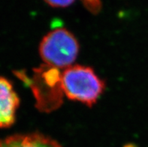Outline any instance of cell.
Returning a JSON list of instances; mask_svg holds the SVG:
<instances>
[{
  "label": "cell",
  "mask_w": 148,
  "mask_h": 147,
  "mask_svg": "<svg viewBox=\"0 0 148 147\" xmlns=\"http://www.w3.org/2000/svg\"><path fill=\"white\" fill-rule=\"evenodd\" d=\"M64 95L70 100L91 107L103 93L105 84L93 69L84 65H71L62 73Z\"/></svg>",
  "instance_id": "obj_2"
},
{
  "label": "cell",
  "mask_w": 148,
  "mask_h": 147,
  "mask_svg": "<svg viewBox=\"0 0 148 147\" xmlns=\"http://www.w3.org/2000/svg\"><path fill=\"white\" fill-rule=\"evenodd\" d=\"M19 104L20 99L11 83L0 77V128H8L14 123Z\"/></svg>",
  "instance_id": "obj_4"
},
{
  "label": "cell",
  "mask_w": 148,
  "mask_h": 147,
  "mask_svg": "<svg viewBox=\"0 0 148 147\" xmlns=\"http://www.w3.org/2000/svg\"><path fill=\"white\" fill-rule=\"evenodd\" d=\"M78 53V41L73 34L64 28L48 32L39 45V54L45 64L58 69L71 66Z\"/></svg>",
  "instance_id": "obj_3"
},
{
  "label": "cell",
  "mask_w": 148,
  "mask_h": 147,
  "mask_svg": "<svg viewBox=\"0 0 148 147\" xmlns=\"http://www.w3.org/2000/svg\"><path fill=\"white\" fill-rule=\"evenodd\" d=\"M0 147H62L53 139L39 133L15 134L0 140Z\"/></svg>",
  "instance_id": "obj_5"
},
{
  "label": "cell",
  "mask_w": 148,
  "mask_h": 147,
  "mask_svg": "<svg viewBox=\"0 0 148 147\" xmlns=\"http://www.w3.org/2000/svg\"><path fill=\"white\" fill-rule=\"evenodd\" d=\"M83 5L87 11L93 14L99 13L101 9V0H81Z\"/></svg>",
  "instance_id": "obj_6"
},
{
  "label": "cell",
  "mask_w": 148,
  "mask_h": 147,
  "mask_svg": "<svg viewBox=\"0 0 148 147\" xmlns=\"http://www.w3.org/2000/svg\"><path fill=\"white\" fill-rule=\"evenodd\" d=\"M48 5L53 8H66L71 5L75 0H44Z\"/></svg>",
  "instance_id": "obj_7"
},
{
  "label": "cell",
  "mask_w": 148,
  "mask_h": 147,
  "mask_svg": "<svg viewBox=\"0 0 148 147\" xmlns=\"http://www.w3.org/2000/svg\"><path fill=\"white\" fill-rule=\"evenodd\" d=\"M17 76L32 90L38 110L51 113L61 106L65 95L60 69L44 64L33 69L32 76L25 72H17Z\"/></svg>",
  "instance_id": "obj_1"
},
{
  "label": "cell",
  "mask_w": 148,
  "mask_h": 147,
  "mask_svg": "<svg viewBox=\"0 0 148 147\" xmlns=\"http://www.w3.org/2000/svg\"><path fill=\"white\" fill-rule=\"evenodd\" d=\"M125 147H134L133 145H128V146H126Z\"/></svg>",
  "instance_id": "obj_8"
}]
</instances>
